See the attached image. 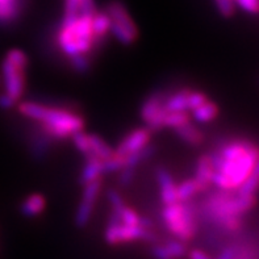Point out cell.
<instances>
[{
    "mask_svg": "<svg viewBox=\"0 0 259 259\" xmlns=\"http://www.w3.org/2000/svg\"><path fill=\"white\" fill-rule=\"evenodd\" d=\"M214 172L212 184L225 191H236L251 174L259 157V145L250 140L234 138L209 153Z\"/></svg>",
    "mask_w": 259,
    "mask_h": 259,
    "instance_id": "1",
    "label": "cell"
},
{
    "mask_svg": "<svg viewBox=\"0 0 259 259\" xmlns=\"http://www.w3.org/2000/svg\"><path fill=\"white\" fill-rule=\"evenodd\" d=\"M19 112L38 122V128L53 141L71 138L72 135L84 128V118L72 108L50 107L37 102H23L19 104Z\"/></svg>",
    "mask_w": 259,
    "mask_h": 259,
    "instance_id": "2",
    "label": "cell"
},
{
    "mask_svg": "<svg viewBox=\"0 0 259 259\" xmlns=\"http://www.w3.org/2000/svg\"><path fill=\"white\" fill-rule=\"evenodd\" d=\"M94 15H79L70 23L59 24L56 34L58 49L67 58L76 54H94Z\"/></svg>",
    "mask_w": 259,
    "mask_h": 259,
    "instance_id": "3",
    "label": "cell"
},
{
    "mask_svg": "<svg viewBox=\"0 0 259 259\" xmlns=\"http://www.w3.org/2000/svg\"><path fill=\"white\" fill-rule=\"evenodd\" d=\"M162 220L175 238L187 242L197 233V212L188 201L167 204L162 209Z\"/></svg>",
    "mask_w": 259,
    "mask_h": 259,
    "instance_id": "4",
    "label": "cell"
},
{
    "mask_svg": "<svg viewBox=\"0 0 259 259\" xmlns=\"http://www.w3.org/2000/svg\"><path fill=\"white\" fill-rule=\"evenodd\" d=\"M28 63H29L28 56L20 49L10 50L2 63V80L4 84V92L16 103L24 95L25 71Z\"/></svg>",
    "mask_w": 259,
    "mask_h": 259,
    "instance_id": "5",
    "label": "cell"
},
{
    "mask_svg": "<svg viewBox=\"0 0 259 259\" xmlns=\"http://www.w3.org/2000/svg\"><path fill=\"white\" fill-rule=\"evenodd\" d=\"M105 12L111 19L109 32L122 45H132L138 37V29L126 7L120 0H112L105 7Z\"/></svg>",
    "mask_w": 259,
    "mask_h": 259,
    "instance_id": "6",
    "label": "cell"
},
{
    "mask_svg": "<svg viewBox=\"0 0 259 259\" xmlns=\"http://www.w3.org/2000/svg\"><path fill=\"white\" fill-rule=\"evenodd\" d=\"M104 238L109 245H122V243L145 241L149 243H158V237L151 229H144L140 225H125L122 223L108 224L105 229Z\"/></svg>",
    "mask_w": 259,
    "mask_h": 259,
    "instance_id": "7",
    "label": "cell"
},
{
    "mask_svg": "<svg viewBox=\"0 0 259 259\" xmlns=\"http://www.w3.org/2000/svg\"><path fill=\"white\" fill-rule=\"evenodd\" d=\"M166 95L167 92L157 91L148 96L146 100L142 103L140 115L146 128L150 132H158L163 129V117L167 112L163 105Z\"/></svg>",
    "mask_w": 259,
    "mask_h": 259,
    "instance_id": "8",
    "label": "cell"
},
{
    "mask_svg": "<svg viewBox=\"0 0 259 259\" xmlns=\"http://www.w3.org/2000/svg\"><path fill=\"white\" fill-rule=\"evenodd\" d=\"M83 186L84 187H83L82 197H80L75 213V225L80 229L87 227L90 220H91L96 200H98V196L100 194V190H102V178L89 182Z\"/></svg>",
    "mask_w": 259,
    "mask_h": 259,
    "instance_id": "9",
    "label": "cell"
},
{
    "mask_svg": "<svg viewBox=\"0 0 259 259\" xmlns=\"http://www.w3.org/2000/svg\"><path fill=\"white\" fill-rule=\"evenodd\" d=\"M150 136L151 132L146 126L129 132L128 135L125 136L124 140L118 144L117 148L113 149L115 154L118 155V157L125 158L126 155L132 154V153H136V151H138L148 144H150Z\"/></svg>",
    "mask_w": 259,
    "mask_h": 259,
    "instance_id": "10",
    "label": "cell"
},
{
    "mask_svg": "<svg viewBox=\"0 0 259 259\" xmlns=\"http://www.w3.org/2000/svg\"><path fill=\"white\" fill-rule=\"evenodd\" d=\"M155 181L159 187V197L163 205L167 204L177 203L178 194H177V183L174 178L170 174V171L163 166H159L155 170Z\"/></svg>",
    "mask_w": 259,
    "mask_h": 259,
    "instance_id": "11",
    "label": "cell"
},
{
    "mask_svg": "<svg viewBox=\"0 0 259 259\" xmlns=\"http://www.w3.org/2000/svg\"><path fill=\"white\" fill-rule=\"evenodd\" d=\"M213 172L214 167L213 163H212V159H210L209 153L200 155L196 162V166H195L194 179L199 184L201 192H205V191L210 188L212 179H213Z\"/></svg>",
    "mask_w": 259,
    "mask_h": 259,
    "instance_id": "12",
    "label": "cell"
},
{
    "mask_svg": "<svg viewBox=\"0 0 259 259\" xmlns=\"http://www.w3.org/2000/svg\"><path fill=\"white\" fill-rule=\"evenodd\" d=\"M111 19L105 11H96L92 16V30H94V53L104 45L109 33Z\"/></svg>",
    "mask_w": 259,
    "mask_h": 259,
    "instance_id": "13",
    "label": "cell"
},
{
    "mask_svg": "<svg viewBox=\"0 0 259 259\" xmlns=\"http://www.w3.org/2000/svg\"><path fill=\"white\" fill-rule=\"evenodd\" d=\"M187 247L183 241H168L166 243H155L151 247V255L155 259H179L186 255Z\"/></svg>",
    "mask_w": 259,
    "mask_h": 259,
    "instance_id": "14",
    "label": "cell"
},
{
    "mask_svg": "<svg viewBox=\"0 0 259 259\" xmlns=\"http://www.w3.org/2000/svg\"><path fill=\"white\" fill-rule=\"evenodd\" d=\"M24 0H0V26H8L20 19Z\"/></svg>",
    "mask_w": 259,
    "mask_h": 259,
    "instance_id": "15",
    "label": "cell"
},
{
    "mask_svg": "<svg viewBox=\"0 0 259 259\" xmlns=\"http://www.w3.org/2000/svg\"><path fill=\"white\" fill-rule=\"evenodd\" d=\"M113 149L103 140L100 136L90 133L89 135V154L84 158H96L100 161H107L113 155Z\"/></svg>",
    "mask_w": 259,
    "mask_h": 259,
    "instance_id": "16",
    "label": "cell"
},
{
    "mask_svg": "<svg viewBox=\"0 0 259 259\" xmlns=\"http://www.w3.org/2000/svg\"><path fill=\"white\" fill-rule=\"evenodd\" d=\"M53 140L46 136L41 129H37L29 138V151L34 159H42L49 153Z\"/></svg>",
    "mask_w": 259,
    "mask_h": 259,
    "instance_id": "17",
    "label": "cell"
},
{
    "mask_svg": "<svg viewBox=\"0 0 259 259\" xmlns=\"http://www.w3.org/2000/svg\"><path fill=\"white\" fill-rule=\"evenodd\" d=\"M190 89H182L174 92H167L164 98V109L167 112L174 111H190L188 109V96H190Z\"/></svg>",
    "mask_w": 259,
    "mask_h": 259,
    "instance_id": "18",
    "label": "cell"
},
{
    "mask_svg": "<svg viewBox=\"0 0 259 259\" xmlns=\"http://www.w3.org/2000/svg\"><path fill=\"white\" fill-rule=\"evenodd\" d=\"M46 207V199L44 195L41 194H32L28 197H25V200L23 201L21 207H20V212L25 217H37L42 213Z\"/></svg>",
    "mask_w": 259,
    "mask_h": 259,
    "instance_id": "19",
    "label": "cell"
},
{
    "mask_svg": "<svg viewBox=\"0 0 259 259\" xmlns=\"http://www.w3.org/2000/svg\"><path fill=\"white\" fill-rule=\"evenodd\" d=\"M219 113H220L219 105L214 102L207 100L195 109H192V118L200 124H208V122L216 120Z\"/></svg>",
    "mask_w": 259,
    "mask_h": 259,
    "instance_id": "20",
    "label": "cell"
},
{
    "mask_svg": "<svg viewBox=\"0 0 259 259\" xmlns=\"http://www.w3.org/2000/svg\"><path fill=\"white\" fill-rule=\"evenodd\" d=\"M175 133L184 144L190 145V146H200L204 141L203 132L200 129H197L191 122L183 125L181 128L175 129Z\"/></svg>",
    "mask_w": 259,
    "mask_h": 259,
    "instance_id": "21",
    "label": "cell"
},
{
    "mask_svg": "<svg viewBox=\"0 0 259 259\" xmlns=\"http://www.w3.org/2000/svg\"><path fill=\"white\" fill-rule=\"evenodd\" d=\"M103 174H104V171H103V161L96 159V158H85V164L83 166L79 181H80L82 184H85L89 183V182L102 178Z\"/></svg>",
    "mask_w": 259,
    "mask_h": 259,
    "instance_id": "22",
    "label": "cell"
},
{
    "mask_svg": "<svg viewBox=\"0 0 259 259\" xmlns=\"http://www.w3.org/2000/svg\"><path fill=\"white\" fill-rule=\"evenodd\" d=\"M259 191V157L255 161L251 174L249 175L246 181L237 188L236 192L241 195H256Z\"/></svg>",
    "mask_w": 259,
    "mask_h": 259,
    "instance_id": "23",
    "label": "cell"
},
{
    "mask_svg": "<svg viewBox=\"0 0 259 259\" xmlns=\"http://www.w3.org/2000/svg\"><path fill=\"white\" fill-rule=\"evenodd\" d=\"M200 187H199V184L196 183L194 178L186 179V181L177 184L178 201H188L194 196H196L197 194H200Z\"/></svg>",
    "mask_w": 259,
    "mask_h": 259,
    "instance_id": "24",
    "label": "cell"
},
{
    "mask_svg": "<svg viewBox=\"0 0 259 259\" xmlns=\"http://www.w3.org/2000/svg\"><path fill=\"white\" fill-rule=\"evenodd\" d=\"M154 153H155V146L148 144L146 146H144L142 149L136 151V153H132V154L126 155V157H125V166H126V167L136 168L138 164H141L142 162L150 159V158L154 155Z\"/></svg>",
    "mask_w": 259,
    "mask_h": 259,
    "instance_id": "25",
    "label": "cell"
},
{
    "mask_svg": "<svg viewBox=\"0 0 259 259\" xmlns=\"http://www.w3.org/2000/svg\"><path fill=\"white\" fill-rule=\"evenodd\" d=\"M188 122H191V116L187 111L166 112L163 117V128H170L175 131Z\"/></svg>",
    "mask_w": 259,
    "mask_h": 259,
    "instance_id": "26",
    "label": "cell"
},
{
    "mask_svg": "<svg viewBox=\"0 0 259 259\" xmlns=\"http://www.w3.org/2000/svg\"><path fill=\"white\" fill-rule=\"evenodd\" d=\"M69 65L76 74H87L92 67L91 54H76L70 57Z\"/></svg>",
    "mask_w": 259,
    "mask_h": 259,
    "instance_id": "27",
    "label": "cell"
},
{
    "mask_svg": "<svg viewBox=\"0 0 259 259\" xmlns=\"http://www.w3.org/2000/svg\"><path fill=\"white\" fill-rule=\"evenodd\" d=\"M217 11L223 17H232L236 13V2L234 0H213Z\"/></svg>",
    "mask_w": 259,
    "mask_h": 259,
    "instance_id": "28",
    "label": "cell"
},
{
    "mask_svg": "<svg viewBox=\"0 0 259 259\" xmlns=\"http://www.w3.org/2000/svg\"><path fill=\"white\" fill-rule=\"evenodd\" d=\"M107 197H108V201L109 204H111L112 210L118 212V210L122 209V208L126 205L121 195L118 194L117 190H113V188H112V190H108V192H107Z\"/></svg>",
    "mask_w": 259,
    "mask_h": 259,
    "instance_id": "29",
    "label": "cell"
},
{
    "mask_svg": "<svg viewBox=\"0 0 259 259\" xmlns=\"http://www.w3.org/2000/svg\"><path fill=\"white\" fill-rule=\"evenodd\" d=\"M208 96L203 91H196V90H191L190 96H188V109L192 111L204 102H207Z\"/></svg>",
    "mask_w": 259,
    "mask_h": 259,
    "instance_id": "30",
    "label": "cell"
},
{
    "mask_svg": "<svg viewBox=\"0 0 259 259\" xmlns=\"http://www.w3.org/2000/svg\"><path fill=\"white\" fill-rule=\"evenodd\" d=\"M136 178V168L135 167H122L118 171V183L122 187H128Z\"/></svg>",
    "mask_w": 259,
    "mask_h": 259,
    "instance_id": "31",
    "label": "cell"
},
{
    "mask_svg": "<svg viewBox=\"0 0 259 259\" xmlns=\"http://www.w3.org/2000/svg\"><path fill=\"white\" fill-rule=\"evenodd\" d=\"M236 6L249 15H259V0H234Z\"/></svg>",
    "mask_w": 259,
    "mask_h": 259,
    "instance_id": "32",
    "label": "cell"
},
{
    "mask_svg": "<svg viewBox=\"0 0 259 259\" xmlns=\"http://www.w3.org/2000/svg\"><path fill=\"white\" fill-rule=\"evenodd\" d=\"M15 104H16V102H15V100H12L10 96L7 95L6 92L0 94V108H2V109H11Z\"/></svg>",
    "mask_w": 259,
    "mask_h": 259,
    "instance_id": "33",
    "label": "cell"
},
{
    "mask_svg": "<svg viewBox=\"0 0 259 259\" xmlns=\"http://www.w3.org/2000/svg\"><path fill=\"white\" fill-rule=\"evenodd\" d=\"M237 251H238V247L236 246H228L221 251V254L219 255L217 259H234Z\"/></svg>",
    "mask_w": 259,
    "mask_h": 259,
    "instance_id": "34",
    "label": "cell"
},
{
    "mask_svg": "<svg viewBox=\"0 0 259 259\" xmlns=\"http://www.w3.org/2000/svg\"><path fill=\"white\" fill-rule=\"evenodd\" d=\"M190 259H212L207 253H204L201 250H192L190 253Z\"/></svg>",
    "mask_w": 259,
    "mask_h": 259,
    "instance_id": "35",
    "label": "cell"
},
{
    "mask_svg": "<svg viewBox=\"0 0 259 259\" xmlns=\"http://www.w3.org/2000/svg\"><path fill=\"white\" fill-rule=\"evenodd\" d=\"M0 82H2V78H0Z\"/></svg>",
    "mask_w": 259,
    "mask_h": 259,
    "instance_id": "36",
    "label": "cell"
}]
</instances>
